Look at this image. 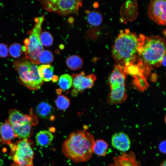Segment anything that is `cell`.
I'll use <instances>...</instances> for the list:
<instances>
[{"label":"cell","mask_w":166,"mask_h":166,"mask_svg":"<svg viewBox=\"0 0 166 166\" xmlns=\"http://www.w3.org/2000/svg\"><path fill=\"white\" fill-rule=\"evenodd\" d=\"M36 119L33 114H24L16 109H11L9 112L8 121L12 127L23 126L27 124L35 125L38 123Z\"/></svg>","instance_id":"30bf717a"},{"label":"cell","mask_w":166,"mask_h":166,"mask_svg":"<svg viewBox=\"0 0 166 166\" xmlns=\"http://www.w3.org/2000/svg\"><path fill=\"white\" fill-rule=\"evenodd\" d=\"M95 141L91 133L78 130L71 133L63 142L62 151L66 158L75 163L86 162L92 156Z\"/></svg>","instance_id":"6da1fadb"},{"label":"cell","mask_w":166,"mask_h":166,"mask_svg":"<svg viewBox=\"0 0 166 166\" xmlns=\"http://www.w3.org/2000/svg\"><path fill=\"white\" fill-rule=\"evenodd\" d=\"M40 38L42 45L44 46H50L53 43V37L48 32L44 31L41 33Z\"/></svg>","instance_id":"d4e9b609"},{"label":"cell","mask_w":166,"mask_h":166,"mask_svg":"<svg viewBox=\"0 0 166 166\" xmlns=\"http://www.w3.org/2000/svg\"><path fill=\"white\" fill-rule=\"evenodd\" d=\"M87 20L89 23L93 26H98L100 25L103 21V17L101 14L96 10L87 11Z\"/></svg>","instance_id":"d6986e66"},{"label":"cell","mask_w":166,"mask_h":166,"mask_svg":"<svg viewBox=\"0 0 166 166\" xmlns=\"http://www.w3.org/2000/svg\"><path fill=\"white\" fill-rule=\"evenodd\" d=\"M166 161H164L161 164L160 166H166Z\"/></svg>","instance_id":"f546056e"},{"label":"cell","mask_w":166,"mask_h":166,"mask_svg":"<svg viewBox=\"0 0 166 166\" xmlns=\"http://www.w3.org/2000/svg\"><path fill=\"white\" fill-rule=\"evenodd\" d=\"M22 49L20 44L14 43L11 44L9 48V52L10 55L14 58H18L22 54Z\"/></svg>","instance_id":"484cf974"},{"label":"cell","mask_w":166,"mask_h":166,"mask_svg":"<svg viewBox=\"0 0 166 166\" xmlns=\"http://www.w3.org/2000/svg\"><path fill=\"white\" fill-rule=\"evenodd\" d=\"M113 162L107 166H141L140 163L137 160L134 153L124 152L113 157Z\"/></svg>","instance_id":"7c38bea8"},{"label":"cell","mask_w":166,"mask_h":166,"mask_svg":"<svg viewBox=\"0 0 166 166\" xmlns=\"http://www.w3.org/2000/svg\"><path fill=\"white\" fill-rule=\"evenodd\" d=\"M126 73L124 65L118 64L115 66L109 78L110 89L109 96L110 103H121L125 100Z\"/></svg>","instance_id":"8992f818"},{"label":"cell","mask_w":166,"mask_h":166,"mask_svg":"<svg viewBox=\"0 0 166 166\" xmlns=\"http://www.w3.org/2000/svg\"><path fill=\"white\" fill-rule=\"evenodd\" d=\"M161 64H162L164 66H165L166 64V55H164L163 58L161 61Z\"/></svg>","instance_id":"f1b7e54d"},{"label":"cell","mask_w":166,"mask_h":166,"mask_svg":"<svg viewBox=\"0 0 166 166\" xmlns=\"http://www.w3.org/2000/svg\"><path fill=\"white\" fill-rule=\"evenodd\" d=\"M0 136L1 143L9 145L11 143V141L13 139L17 137L8 121L0 125Z\"/></svg>","instance_id":"5bb4252c"},{"label":"cell","mask_w":166,"mask_h":166,"mask_svg":"<svg viewBox=\"0 0 166 166\" xmlns=\"http://www.w3.org/2000/svg\"><path fill=\"white\" fill-rule=\"evenodd\" d=\"M159 148L160 152L163 153L166 152V142L165 140L163 141L159 144Z\"/></svg>","instance_id":"83f0119b"},{"label":"cell","mask_w":166,"mask_h":166,"mask_svg":"<svg viewBox=\"0 0 166 166\" xmlns=\"http://www.w3.org/2000/svg\"><path fill=\"white\" fill-rule=\"evenodd\" d=\"M144 37L142 34L139 36L128 29L121 30L112 47V55L114 60L124 66L133 64Z\"/></svg>","instance_id":"7a4b0ae2"},{"label":"cell","mask_w":166,"mask_h":166,"mask_svg":"<svg viewBox=\"0 0 166 166\" xmlns=\"http://www.w3.org/2000/svg\"><path fill=\"white\" fill-rule=\"evenodd\" d=\"M165 0L151 1L148 10V14L151 20L159 25H166Z\"/></svg>","instance_id":"9c48e42d"},{"label":"cell","mask_w":166,"mask_h":166,"mask_svg":"<svg viewBox=\"0 0 166 166\" xmlns=\"http://www.w3.org/2000/svg\"><path fill=\"white\" fill-rule=\"evenodd\" d=\"M44 14L34 19L35 24L33 29L29 32V37L24 41V45L22 47L26 58L32 63L39 64V56L44 50L40 41L42 26L45 19Z\"/></svg>","instance_id":"277c9868"},{"label":"cell","mask_w":166,"mask_h":166,"mask_svg":"<svg viewBox=\"0 0 166 166\" xmlns=\"http://www.w3.org/2000/svg\"><path fill=\"white\" fill-rule=\"evenodd\" d=\"M111 144L114 148L124 152L130 149L131 141L127 134L120 132L115 133L112 136Z\"/></svg>","instance_id":"4fadbf2b"},{"label":"cell","mask_w":166,"mask_h":166,"mask_svg":"<svg viewBox=\"0 0 166 166\" xmlns=\"http://www.w3.org/2000/svg\"><path fill=\"white\" fill-rule=\"evenodd\" d=\"M66 63L69 68L75 70L79 69L82 67L83 61L79 56L72 55L67 57Z\"/></svg>","instance_id":"ffe728a7"},{"label":"cell","mask_w":166,"mask_h":166,"mask_svg":"<svg viewBox=\"0 0 166 166\" xmlns=\"http://www.w3.org/2000/svg\"><path fill=\"white\" fill-rule=\"evenodd\" d=\"M36 112L40 117L45 119L53 117L54 110L53 107L48 103L42 102L38 105L36 108Z\"/></svg>","instance_id":"2e32d148"},{"label":"cell","mask_w":166,"mask_h":166,"mask_svg":"<svg viewBox=\"0 0 166 166\" xmlns=\"http://www.w3.org/2000/svg\"><path fill=\"white\" fill-rule=\"evenodd\" d=\"M73 86L76 90L81 91L84 90L91 88L94 85L96 79V76L93 73L85 75L82 71L78 74L72 75Z\"/></svg>","instance_id":"8fae6325"},{"label":"cell","mask_w":166,"mask_h":166,"mask_svg":"<svg viewBox=\"0 0 166 166\" xmlns=\"http://www.w3.org/2000/svg\"><path fill=\"white\" fill-rule=\"evenodd\" d=\"M8 54V49L7 45L3 43H0V57H5Z\"/></svg>","instance_id":"4316f807"},{"label":"cell","mask_w":166,"mask_h":166,"mask_svg":"<svg viewBox=\"0 0 166 166\" xmlns=\"http://www.w3.org/2000/svg\"><path fill=\"white\" fill-rule=\"evenodd\" d=\"M55 103L58 109L64 110L69 107L70 104V100L65 96L60 95L57 98Z\"/></svg>","instance_id":"cb8c5ba5"},{"label":"cell","mask_w":166,"mask_h":166,"mask_svg":"<svg viewBox=\"0 0 166 166\" xmlns=\"http://www.w3.org/2000/svg\"><path fill=\"white\" fill-rule=\"evenodd\" d=\"M164 39L159 35L144 36L138 50L140 59L151 66H159L166 54Z\"/></svg>","instance_id":"3957f363"},{"label":"cell","mask_w":166,"mask_h":166,"mask_svg":"<svg viewBox=\"0 0 166 166\" xmlns=\"http://www.w3.org/2000/svg\"><path fill=\"white\" fill-rule=\"evenodd\" d=\"M53 54L50 51L43 50L39 56V62L43 65H49L53 62Z\"/></svg>","instance_id":"603a6c76"},{"label":"cell","mask_w":166,"mask_h":166,"mask_svg":"<svg viewBox=\"0 0 166 166\" xmlns=\"http://www.w3.org/2000/svg\"><path fill=\"white\" fill-rule=\"evenodd\" d=\"M12 151L14 166H33L34 152L28 139L18 141L9 145Z\"/></svg>","instance_id":"52a82bcc"},{"label":"cell","mask_w":166,"mask_h":166,"mask_svg":"<svg viewBox=\"0 0 166 166\" xmlns=\"http://www.w3.org/2000/svg\"><path fill=\"white\" fill-rule=\"evenodd\" d=\"M32 126L31 124H27L23 126L12 128L17 137L22 139H28L33 134Z\"/></svg>","instance_id":"e0dca14e"},{"label":"cell","mask_w":166,"mask_h":166,"mask_svg":"<svg viewBox=\"0 0 166 166\" xmlns=\"http://www.w3.org/2000/svg\"><path fill=\"white\" fill-rule=\"evenodd\" d=\"M72 83L73 78L72 76L66 74L60 76L58 84L61 89L64 90H67L71 87Z\"/></svg>","instance_id":"7402d4cb"},{"label":"cell","mask_w":166,"mask_h":166,"mask_svg":"<svg viewBox=\"0 0 166 166\" xmlns=\"http://www.w3.org/2000/svg\"><path fill=\"white\" fill-rule=\"evenodd\" d=\"M53 135L49 131L43 130L38 133L36 136L37 144L42 147H47L51 144L53 139Z\"/></svg>","instance_id":"9a60e30c"},{"label":"cell","mask_w":166,"mask_h":166,"mask_svg":"<svg viewBox=\"0 0 166 166\" xmlns=\"http://www.w3.org/2000/svg\"><path fill=\"white\" fill-rule=\"evenodd\" d=\"M39 74L42 80L49 81L52 79L53 74L54 67L49 65H42L38 67Z\"/></svg>","instance_id":"ac0fdd59"},{"label":"cell","mask_w":166,"mask_h":166,"mask_svg":"<svg viewBox=\"0 0 166 166\" xmlns=\"http://www.w3.org/2000/svg\"><path fill=\"white\" fill-rule=\"evenodd\" d=\"M14 67L24 85L32 90L40 88L43 81L39 74L38 66L36 64L26 58H22L15 61Z\"/></svg>","instance_id":"5b68a950"},{"label":"cell","mask_w":166,"mask_h":166,"mask_svg":"<svg viewBox=\"0 0 166 166\" xmlns=\"http://www.w3.org/2000/svg\"><path fill=\"white\" fill-rule=\"evenodd\" d=\"M43 8L50 12L62 16L71 14H77L80 7L82 6L81 0H45L42 1Z\"/></svg>","instance_id":"ba28073f"},{"label":"cell","mask_w":166,"mask_h":166,"mask_svg":"<svg viewBox=\"0 0 166 166\" xmlns=\"http://www.w3.org/2000/svg\"><path fill=\"white\" fill-rule=\"evenodd\" d=\"M107 143L102 139H98L95 141L93 152L99 156H104L107 154L108 148Z\"/></svg>","instance_id":"44dd1931"}]
</instances>
